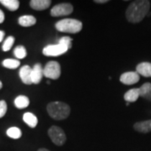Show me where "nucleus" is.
Returning <instances> with one entry per match:
<instances>
[{
	"mask_svg": "<svg viewBox=\"0 0 151 151\" xmlns=\"http://www.w3.org/2000/svg\"><path fill=\"white\" fill-rule=\"evenodd\" d=\"M150 3L147 0H138L130 4L126 10V18L130 23L137 24L142 21L148 14Z\"/></svg>",
	"mask_w": 151,
	"mask_h": 151,
	"instance_id": "nucleus-1",
	"label": "nucleus"
},
{
	"mask_svg": "<svg viewBox=\"0 0 151 151\" xmlns=\"http://www.w3.org/2000/svg\"><path fill=\"white\" fill-rule=\"evenodd\" d=\"M48 114L55 120H64L70 115V108L68 104L62 102H52L47 105Z\"/></svg>",
	"mask_w": 151,
	"mask_h": 151,
	"instance_id": "nucleus-2",
	"label": "nucleus"
},
{
	"mask_svg": "<svg viewBox=\"0 0 151 151\" xmlns=\"http://www.w3.org/2000/svg\"><path fill=\"white\" fill-rule=\"evenodd\" d=\"M55 27L60 32L76 34L81 30L82 23L80 20L74 19H63L56 22Z\"/></svg>",
	"mask_w": 151,
	"mask_h": 151,
	"instance_id": "nucleus-3",
	"label": "nucleus"
},
{
	"mask_svg": "<svg viewBox=\"0 0 151 151\" xmlns=\"http://www.w3.org/2000/svg\"><path fill=\"white\" fill-rule=\"evenodd\" d=\"M48 135L50 140L57 146H62L66 141L65 132L58 126H51L48 130Z\"/></svg>",
	"mask_w": 151,
	"mask_h": 151,
	"instance_id": "nucleus-4",
	"label": "nucleus"
},
{
	"mask_svg": "<svg viewBox=\"0 0 151 151\" xmlns=\"http://www.w3.org/2000/svg\"><path fill=\"white\" fill-rule=\"evenodd\" d=\"M43 72L44 76L46 78L51 80H57L61 74L60 65L55 60L49 61L43 69Z\"/></svg>",
	"mask_w": 151,
	"mask_h": 151,
	"instance_id": "nucleus-5",
	"label": "nucleus"
},
{
	"mask_svg": "<svg viewBox=\"0 0 151 151\" xmlns=\"http://www.w3.org/2000/svg\"><path fill=\"white\" fill-rule=\"evenodd\" d=\"M69 48L64 45L56 44V45H49L43 49V55L45 56H58L60 55L65 54L68 51Z\"/></svg>",
	"mask_w": 151,
	"mask_h": 151,
	"instance_id": "nucleus-6",
	"label": "nucleus"
},
{
	"mask_svg": "<svg viewBox=\"0 0 151 151\" xmlns=\"http://www.w3.org/2000/svg\"><path fill=\"white\" fill-rule=\"evenodd\" d=\"M73 12V6L68 3H63L55 5L50 10V15L52 17L66 16Z\"/></svg>",
	"mask_w": 151,
	"mask_h": 151,
	"instance_id": "nucleus-7",
	"label": "nucleus"
},
{
	"mask_svg": "<svg viewBox=\"0 0 151 151\" xmlns=\"http://www.w3.org/2000/svg\"><path fill=\"white\" fill-rule=\"evenodd\" d=\"M139 75L136 71H127L120 76L119 81L124 85H133L139 81Z\"/></svg>",
	"mask_w": 151,
	"mask_h": 151,
	"instance_id": "nucleus-8",
	"label": "nucleus"
},
{
	"mask_svg": "<svg viewBox=\"0 0 151 151\" xmlns=\"http://www.w3.org/2000/svg\"><path fill=\"white\" fill-rule=\"evenodd\" d=\"M44 76L43 67L40 63H37L33 66L31 72V81L32 84H39Z\"/></svg>",
	"mask_w": 151,
	"mask_h": 151,
	"instance_id": "nucleus-9",
	"label": "nucleus"
},
{
	"mask_svg": "<svg viewBox=\"0 0 151 151\" xmlns=\"http://www.w3.org/2000/svg\"><path fill=\"white\" fill-rule=\"evenodd\" d=\"M31 72H32V68L29 65H24L20 68L19 75V77H20L23 83H24L26 85L32 84Z\"/></svg>",
	"mask_w": 151,
	"mask_h": 151,
	"instance_id": "nucleus-10",
	"label": "nucleus"
},
{
	"mask_svg": "<svg viewBox=\"0 0 151 151\" xmlns=\"http://www.w3.org/2000/svg\"><path fill=\"white\" fill-rule=\"evenodd\" d=\"M136 72L145 77H151L150 62H141L136 66Z\"/></svg>",
	"mask_w": 151,
	"mask_h": 151,
	"instance_id": "nucleus-11",
	"label": "nucleus"
},
{
	"mask_svg": "<svg viewBox=\"0 0 151 151\" xmlns=\"http://www.w3.org/2000/svg\"><path fill=\"white\" fill-rule=\"evenodd\" d=\"M50 4V0H31L29 2V5L33 9L38 11H42L48 9Z\"/></svg>",
	"mask_w": 151,
	"mask_h": 151,
	"instance_id": "nucleus-12",
	"label": "nucleus"
},
{
	"mask_svg": "<svg viewBox=\"0 0 151 151\" xmlns=\"http://www.w3.org/2000/svg\"><path fill=\"white\" fill-rule=\"evenodd\" d=\"M134 129L136 131L142 133V134L150 133V132H151V119L135 123L134 124Z\"/></svg>",
	"mask_w": 151,
	"mask_h": 151,
	"instance_id": "nucleus-13",
	"label": "nucleus"
},
{
	"mask_svg": "<svg viewBox=\"0 0 151 151\" xmlns=\"http://www.w3.org/2000/svg\"><path fill=\"white\" fill-rule=\"evenodd\" d=\"M139 97H140L139 88H133V89H130L128 92H125L124 98L127 103H130L137 101Z\"/></svg>",
	"mask_w": 151,
	"mask_h": 151,
	"instance_id": "nucleus-14",
	"label": "nucleus"
},
{
	"mask_svg": "<svg viewBox=\"0 0 151 151\" xmlns=\"http://www.w3.org/2000/svg\"><path fill=\"white\" fill-rule=\"evenodd\" d=\"M18 22L23 27H30L36 24V19L33 15H23L19 18Z\"/></svg>",
	"mask_w": 151,
	"mask_h": 151,
	"instance_id": "nucleus-15",
	"label": "nucleus"
},
{
	"mask_svg": "<svg viewBox=\"0 0 151 151\" xmlns=\"http://www.w3.org/2000/svg\"><path fill=\"white\" fill-rule=\"evenodd\" d=\"M23 120L30 128H35L38 124L37 117L32 113H25L23 115Z\"/></svg>",
	"mask_w": 151,
	"mask_h": 151,
	"instance_id": "nucleus-16",
	"label": "nucleus"
},
{
	"mask_svg": "<svg viewBox=\"0 0 151 151\" xmlns=\"http://www.w3.org/2000/svg\"><path fill=\"white\" fill-rule=\"evenodd\" d=\"M140 97L151 102V83L146 82L139 87Z\"/></svg>",
	"mask_w": 151,
	"mask_h": 151,
	"instance_id": "nucleus-17",
	"label": "nucleus"
},
{
	"mask_svg": "<svg viewBox=\"0 0 151 151\" xmlns=\"http://www.w3.org/2000/svg\"><path fill=\"white\" fill-rule=\"evenodd\" d=\"M29 105V99L26 96L20 95L14 99V106L19 109L27 108Z\"/></svg>",
	"mask_w": 151,
	"mask_h": 151,
	"instance_id": "nucleus-18",
	"label": "nucleus"
},
{
	"mask_svg": "<svg viewBox=\"0 0 151 151\" xmlns=\"http://www.w3.org/2000/svg\"><path fill=\"white\" fill-rule=\"evenodd\" d=\"M0 4L9 11H16L19 8V1L18 0H0Z\"/></svg>",
	"mask_w": 151,
	"mask_h": 151,
	"instance_id": "nucleus-19",
	"label": "nucleus"
},
{
	"mask_svg": "<svg viewBox=\"0 0 151 151\" xmlns=\"http://www.w3.org/2000/svg\"><path fill=\"white\" fill-rule=\"evenodd\" d=\"M2 65L8 69H16L20 65V61L16 59H5L2 62Z\"/></svg>",
	"mask_w": 151,
	"mask_h": 151,
	"instance_id": "nucleus-20",
	"label": "nucleus"
},
{
	"mask_svg": "<svg viewBox=\"0 0 151 151\" xmlns=\"http://www.w3.org/2000/svg\"><path fill=\"white\" fill-rule=\"evenodd\" d=\"M6 134L11 139H18L22 136V132L20 129H19L17 127H11L6 131Z\"/></svg>",
	"mask_w": 151,
	"mask_h": 151,
	"instance_id": "nucleus-21",
	"label": "nucleus"
},
{
	"mask_svg": "<svg viewBox=\"0 0 151 151\" xmlns=\"http://www.w3.org/2000/svg\"><path fill=\"white\" fill-rule=\"evenodd\" d=\"M14 56L17 58V60L24 59L27 55L26 49H25L24 46H23V45H18L14 50Z\"/></svg>",
	"mask_w": 151,
	"mask_h": 151,
	"instance_id": "nucleus-22",
	"label": "nucleus"
},
{
	"mask_svg": "<svg viewBox=\"0 0 151 151\" xmlns=\"http://www.w3.org/2000/svg\"><path fill=\"white\" fill-rule=\"evenodd\" d=\"M14 40H15V39H14V36H9V37H7V39L4 40V42L3 45H2L3 51H5V52L6 51H9L13 47V45L14 44Z\"/></svg>",
	"mask_w": 151,
	"mask_h": 151,
	"instance_id": "nucleus-23",
	"label": "nucleus"
},
{
	"mask_svg": "<svg viewBox=\"0 0 151 151\" xmlns=\"http://www.w3.org/2000/svg\"><path fill=\"white\" fill-rule=\"evenodd\" d=\"M71 42H72V39L69 36H63L62 38H60L58 41V43L64 45L69 49L71 48Z\"/></svg>",
	"mask_w": 151,
	"mask_h": 151,
	"instance_id": "nucleus-24",
	"label": "nucleus"
},
{
	"mask_svg": "<svg viewBox=\"0 0 151 151\" xmlns=\"http://www.w3.org/2000/svg\"><path fill=\"white\" fill-rule=\"evenodd\" d=\"M7 103L4 100H1L0 101V119H2L7 113Z\"/></svg>",
	"mask_w": 151,
	"mask_h": 151,
	"instance_id": "nucleus-25",
	"label": "nucleus"
},
{
	"mask_svg": "<svg viewBox=\"0 0 151 151\" xmlns=\"http://www.w3.org/2000/svg\"><path fill=\"white\" fill-rule=\"evenodd\" d=\"M5 19V15H4V13L0 9V24H2L3 22L4 21Z\"/></svg>",
	"mask_w": 151,
	"mask_h": 151,
	"instance_id": "nucleus-26",
	"label": "nucleus"
},
{
	"mask_svg": "<svg viewBox=\"0 0 151 151\" xmlns=\"http://www.w3.org/2000/svg\"><path fill=\"white\" fill-rule=\"evenodd\" d=\"M4 35H5V33L4 32L3 30H0V43L3 41V40L4 38Z\"/></svg>",
	"mask_w": 151,
	"mask_h": 151,
	"instance_id": "nucleus-27",
	"label": "nucleus"
},
{
	"mask_svg": "<svg viewBox=\"0 0 151 151\" xmlns=\"http://www.w3.org/2000/svg\"><path fill=\"white\" fill-rule=\"evenodd\" d=\"M94 2L97 4H106V3H108V0H95Z\"/></svg>",
	"mask_w": 151,
	"mask_h": 151,
	"instance_id": "nucleus-28",
	"label": "nucleus"
},
{
	"mask_svg": "<svg viewBox=\"0 0 151 151\" xmlns=\"http://www.w3.org/2000/svg\"><path fill=\"white\" fill-rule=\"evenodd\" d=\"M37 151H50L47 149H45V148H41V149H40V150H38Z\"/></svg>",
	"mask_w": 151,
	"mask_h": 151,
	"instance_id": "nucleus-29",
	"label": "nucleus"
},
{
	"mask_svg": "<svg viewBox=\"0 0 151 151\" xmlns=\"http://www.w3.org/2000/svg\"><path fill=\"white\" fill-rule=\"evenodd\" d=\"M2 87H3V83H2V81H0V89H1Z\"/></svg>",
	"mask_w": 151,
	"mask_h": 151,
	"instance_id": "nucleus-30",
	"label": "nucleus"
}]
</instances>
